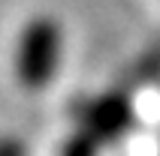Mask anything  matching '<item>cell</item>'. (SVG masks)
<instances>
[{"instance_id":"cell-1","label":"cell","mask_w":160,"mask_h":156,"mask_svg":"<svg viewBox=\"0 0 160 156\" xmlns=\"http://www.w3.org/2000/svg\"><path fill=\"white\" fill-rule=\"evenodd\" d=\"M63 60V27L52 15L30 18L18 36L15 75L27 90H39L58 75Z\"/></svg>"}]
</instances>
